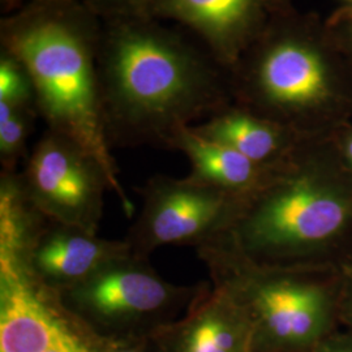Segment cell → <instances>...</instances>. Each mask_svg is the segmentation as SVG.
I'll return each instance as SVG.
<instances>
[{"mask_svg": "<svg viewBox=\"0 0 352 352\" xmlns=\"http://www.w3.org/2000/svg\"><path fill=\"white\" fill-rule=\"evenodd\" d=\"M102 116L113 146L173 148L176 135L227 107L213 62L145 14L100 19Z\"/></svg>", "mask_w": 352, "mask_h": 352, "instance_id": "cell-1", "label": "cell"}, {"mask_svg": "<svg viewBox=\"0 0 352 352\" xmlns=\"http://www.w3.org/2000/svg\"><path fill=\"white\" fill-rule=\"evenodd\" d=\"M210 241L253 264L340 266L352 254V175L333 136L302 140L265 167Z\"/></svg>", "mask_w": 352, "mask_h": 352, "instance_id": "cell-2", "label": "cell"}, {"mask_svg": "<svg viewBox=\"0 0 352 352\" xmlns=\"http://www.w3.org/2000/svg\"><path fill=\"white\" fill-rule=\"evenodd\" d=\"M101 20L82 0H28L1 21L3 50L25 67L47 129L75 141L109 176L126 217L123 188L102 116L98 74Z\"/></svg>", "mask_w": 352, "mask_h": 352, "instance_id": "cell-3", "label": "cell"}, {"mask_svg": "<svg viewBox=\"0 0 352 352\" xmlns=\"http://www.w3.org/2000/svg\"><path fill=\"white\" fill-rule=\"evenodd\" d=\"M234 104L300 139L331 138L352 123V74L330 32L274 14L232 68Z\"/></svg>", "mask_w": 352, "mask_h": 352, "instance_id": "cell-4", "label": "cell"}, {"mask_svg": "<svg viewBox=\"0 0 352 352\" xmlns=\"http://www.w3.org/2000/svg\"><path fill=\"white\" fill-rule=\"evenodd\" d=\"M212 285L248 317L252 352H308L340 320V266L253 264L217 243L196 248Z\"/></svg>", "mask_w": 352, "mask_h": 352, "instance_id": "cell-5", "label": "cell"}, {"mask_svg": "<svg viewBox=\"0 0 352 352\" xmlns=\"http://www.w3.org/2000/svg\"><path fill=\"white\" fill-rule=\"evenodd\" d=\"M209 283L175 285L161 277L149 258L132 252L71 289L54 294L64 311L85 329H131L189 309Z\"/></svg>", "mask_w": 352, "mask_h": 352, "instance_id": "cell-6", "label": "cell"}, {"mask_svg": "<svg viewBox=\"0 0 352 352\" xmlns=\"http://www.w3.org/2000/svg\"><path fill=\"white\" fill-rule=\"evenodd\" d=\"M17 182L36 212L91 234H97L101 223L104 192H113L100 162L75 141L50 129L26 158Z\"/></svg>", "mask_w": 352, "mask_h": 352, "instance_id": "cell-7", "label": "cell"}, {"mask_svg": "<svg viewBox=\"0 0 352 352\" xmlns=\"http://www.w3.org/2000/svg\"><path fill=\"white\" fill-rule=\"evenodd\" d=\"M138 190L142 205L124 240L133 254L145 258L161 247L197 248L214 239L226 228L239 199L189 176H153Z\"/></svg>", "mask_w": 352, "mask_h": 352, "instance_id": "cell-8", "label": "cell"}, {"mask_svg": "<svg viewBox=\"0 0 352 352\" xmlns=\"http://www.w3.org/2000/svg\"><path fill=\"white\" fill-rule=\"evenodd\" d=\"M278 0H149L142 12L190 29L208 46L214 60L234 68L264 32Z\"/></svg>", "mask_w": 352, "mask_h": 352, "instance_id": "cell-9", "label": "cell"}, {"mask_svg": "<svg viewBox=\"0 0 352 352\" xmlns=\"http://www.w3.org/2000/svg\"><path fill=\"white\" fill-rule=\"evenodd\" d=\"M168 336L173 352H252L248 317L225 289L213 285Z\"/></svg>", "mask_w": 352, "mask_h": 352, "instance_id": "cell-10", "label": "cell"}, {"mask_svg": "<svg viewBox=\"0 0 352 352\" xmlns=\"http://www.w3.org/2000/svg\"><path fill=\"white\" fill-rule=\"evenodd\" d=\"M192 128L204 138L226 145L261 167L277 164L305 140L289 128L234 103Z\"/></svg>", "mask_w": 352, "mask_h": 352, "instance_id": "cell-11", "label": "cell"}, {"mask_svg": "<svg viewBox=\"0 0 352 352\" xmlns=\"http://www.w3.org/2000/svg\"><path fill=\"white\" fill-rule=\"evenodd\" d=\"M171 149L188 158L190 179L235 197L250 192L265 170L238 151L199 135L192 126L177 132Z\"/></svg>", "mask_w": 352, "mask_h": 352, "instance_id": "cell-12", "label": "cell"}, {"mask_svg": "<svg viewBox=\"0 0 352 352\" xmlns=\"http://www.w3.org/2000/svg\"><path fill=\"white\" fill-rule=\"evenodd\" d=\"M36 104L34 88L23 63L1 49L0 55V122L19 107Z\"/></svg>", "mask_w": 352, "mask_h": 352, "instance_id": "cell-13", "label": "cell"}, {"mask_svg": "<svg viewBox=\"0 0 352 352\" xmlns=\"http://www.w3.org/2000/svg\"><path fill=\"white\" fill-rule=\"evenodd\" d=\"M38 113L37 104H26L16 109L4 122H0L1 173H17V164L24 157L26 140Z\"/></svg>", "mask_w": 352, "mask_h": 352, "instance_id": "cell-14", "label": "cell"}, {"mask_svg": "<svg viewBox=\"0 0 352 352\" xmlns=\"http://www.w3.org/2000/svg\"><path fill=\"white\" fill-rule=\"evenodd\" d=\"M149 0H82L91 12L100 19L123 16V14H139L142 12Z\"/></svg>", "mask_w": 352, "mask_h": 352, "instance_id": "cell-15", "label": "cell"}, {"mask_svg": "<svg viewBox=\"0 0 352 352\" xmlns=\"http://www.w3.org/2000/svg\"><path fill=\"white\" fill-rule=\"evenodd\" d=\"M42 352H93V347L85 329L74 320L72 327L63 337Z\"/></svg>", "mask_w": 352, "mask_h": 352, "instance_id": "cell-16", "label": "cell"}, {"mask_svg": "<svg viewBox=\"0 0 352 352\" xmlns=\"http://www.w3.org/2000/svg\"><path fill=\"white\" fill-rule=\"evenodd\" d=\"M87 330V329H85ZM88 333L93 352H153L148 344L142 340H133L129 338H103Z\"/></svg>", "mask_w": 352, "mask_h": 352, "instance_id": "cell-17", "label": "cell"}, {"mask_svg": "<svg viewBox=\"0 0 352 352\" xmlns=\"http://www.w3.org/2000/svg\"><path fill=\"white\" fill-rule=\"evenodd\" d=\"M340 320L352 327V254L340 266Z\"/></svg>", "mask_w": 352, "mask_h": 352, "instance_id": "cell-18", "label": "cell"}, {"mask_svg": "<svg viewBox=\"0 0 352 352\" xmlns=\"http://www.w3.org/2000/svg\"><path fill=\"white\" fill-rule=\"evenodd\" d=\"M333 26L334 34L331 37L334 38L352 74V24L337 19L333 21Z\"/></svg>", "mask_w": 352, "mask_h": 352, "instance_id": "cell-19", "label": "cell"}, {"mask_svg": "<svg viewBox=\"0 0 352 352\" xmlns=\"http://www.w3.org/2000/svg\"><path fill=\"white\" fill-rule=\"evenodd\" d=\"M308 352H352V331L347 334L331 333Z\"/></svg>", "mask_w": 352, "mask_h": 352, "instance_id": "cell-20", "label": "cell"}, {"mask_svg": "<svg viewBox=\"0 0 352 352\" xmlns=\"http://www.w3.org/2000/svg\"><path fill=\"white\" fill-rule=\"evenodd\" d=\"M333 140L336 142L337 149L340 151L343 164H346L347 170L351 173L352 175V123L342 126L340 131H337L333 135Z\"/></svg>", "mask_w": 352, "mask_h": 352, "instance_id": "cell-21", "label": "cell"}, {"mask_svg": "<svg viewBox=\"0 0 352 352\" xmlns=\"http://www.w3.org/2000/svg\"><path fill=\"white\" fill-rule=\"evenodd\" d=\"M28 0H1L3 8L7 10L8 12H14L20 7H23Z\"/></svg>", "mask_w": 352, "mask_h": 352, "instance_id": "cell-22", "label": "cell"}, {"mask_svg": "<svg viewBox=\"0 0 352 352\" xmlns=\"http://www.w3.org/2000/svg\"><path fill=\"white\" fill-rule=\"evenodd\" d=\"M340 20H343V21H347V23H350L352 24V7L349 10V12H346V14L343 13V14H340V17H338Z\"/></svg>", "mask_w": 352, "mask_h": 352, "instance_id": "cell-23", "label": "cell"}, {"mask_svg": "<svg viewBox=\"0 0 352 352\" xmlns=\"http://www.w3.org/2000/svg\"><path fill=\"white\" fill-rule=\"evenodd\" d=\"M346 1H350V3H352V0H346Z\"/></svg>", "mask_w": 352, "mask_h": 352, "instance_id": "cell-24", "label": "cell"}]
</instances>
